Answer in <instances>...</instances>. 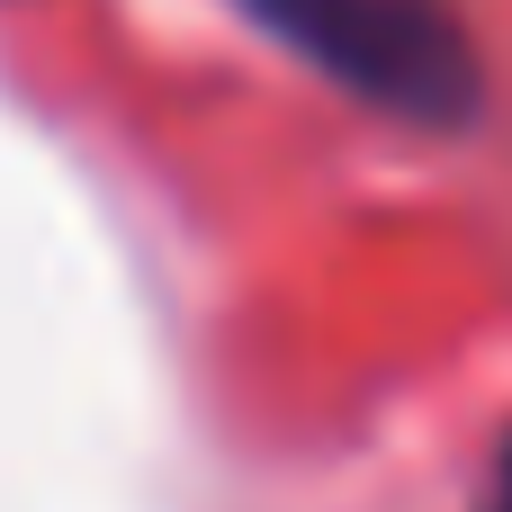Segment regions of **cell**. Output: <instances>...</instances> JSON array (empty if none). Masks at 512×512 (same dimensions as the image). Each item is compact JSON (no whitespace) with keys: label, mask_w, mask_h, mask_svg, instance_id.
<instances>
[{"label":"cell","mask_w":512,"mask_h":512,"mask_svg":"<svg viewBox=\"0 0 512 512\" xmlns=\"http://www.w3.org/2000/svg\"><path fill=\"white\" fill-rule=\"evenodd\" d=\"M288 54H306L351 99L405 117V126H477L486 63L450 0H243Z\"/></svg>","instance_id":"obj_1"},{"label":"cell","mask_w":512,"mask_h":512,"mask_svg":"<svg viewBox=\"0 0 512 512\" xmlns=\"http://www.w3.org/2000/svg\"><path fill=\"white\" fill-rule=\"evenodd\" d=\"M486 512H512V441H504V459H495V486H486Z\"/></svg>","instance_id":"obj_2"}]
</instances>
